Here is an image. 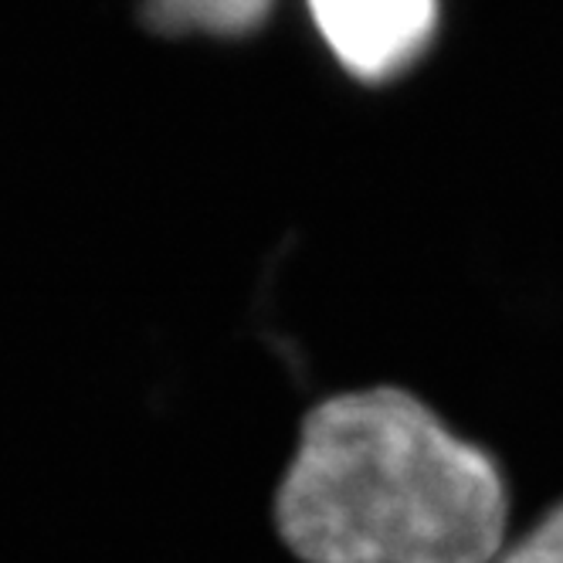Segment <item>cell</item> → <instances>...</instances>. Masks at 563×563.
Masks as SVG:
<instances>
[{
    "label": "cell",
    "mask_w": 563,
    "mask_h": 563,
    "mask_svg": "<svg viewBox=\"0 0 563 563\" xmlns=\"http://www.w3.org/2000/svg\"><path fill=\"white\" fill-rule=\"evenodd\" d=\"M503 563H563V506H556Z\"/></svg>",
    "instance_id": "4"
},
{
    "label": "cell",
    "mask_w": 563,
    "mask_h": 563,
    "mask_svg": "<svg viewBox=\"0 0 563 563\" xmlns=\"http://www.w3.org/2000/svg\"><path fill=\"white\" fill-rule=\"evenodd\" d=\"M275 0H146L143 11L159 31L200 34H249L265 21Z\"/></svg>",
    "instance_id": "3"
},
{
    "label": "cell",
    "mask_w": 563,
    "mask_h": 563,
    "mask_svg": "<svg viewBox=\"0 0 563 563\" xmlns=\"http://www.w3.org/2000/svg\"><path fill=\"white\" fill-rule=\"evenodd\" d=\"M278 527L309 563H489L506 486L418 397L356 390L306 418Z\"/></svg>",
    "instance_id": "1"
},
{
    "label": "cell",
    "mask_w": 563,
    "mask_h": 563,
    "mask_svg": "<svg viewBox=\"0 0 563 563\" xmlns=\"http://www.w3.org/2000/svg\"><path fill=\"white\" fill-rule=\"evenodd\" d=\"M312 21L360 82H387L431 45L438 0H309Z\"/></svg>",
    "instance_id": "2"
}]
</instances>
